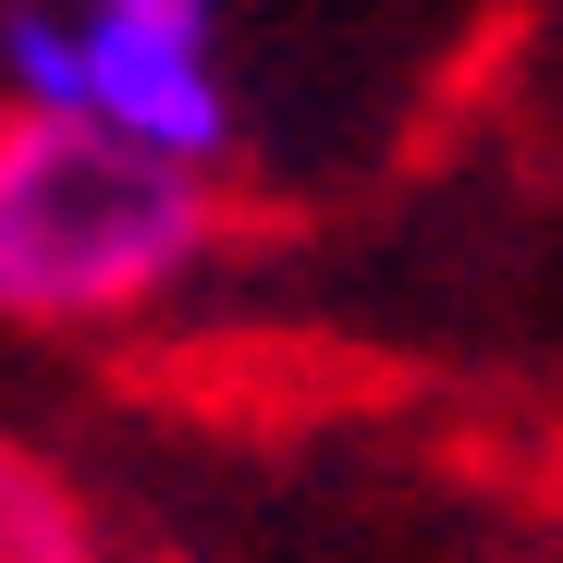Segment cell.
<instances>
[{
  "label": "cell",
  "mask_w": 563,
  "mask_h": 563,
  "mask_svg": "<svg viewBox=\"0 0 563 563\" xmlns=\"http://www.w3.org/2000/svg\"><path fill=\"white\" fill-rule=\"evenodd\" d=\"M221 257V184L99 123L0 111V331L99 343L147 331Z\"/></svg>",
  "instance_id": "cell-1"
},
{
  "label": "cell",
  "mask_w": 563,
  "mask_h": 563,
  "mask_svg": "<svg viewBox=\"0 0 563 563\" xmlns=\"http://www.w3.org/2000/svg\"><path fill=\"white\" fill-rule=\"evenodd\" d=\"M0 111L99 123L221 184L245 135L221 0H0Z\"/></svg>",
  "instance_id": "cell-2"
},
{
  "label": "cell",
  "mask_w": 563,
  "mask_h": 563,
  "mask_svg": "<svg viewBox=\"0 0 563 563\" xmlns=\"http://www.w3.org/2000/svg\"><path fill=\"white\" fill-rule=\"evenodd\" d=\"M0 563H123V539L99 527V503H86L62 465L0 441Z\"/></svg>",
  "instance_id": "cell-3"
}]
</instances>
